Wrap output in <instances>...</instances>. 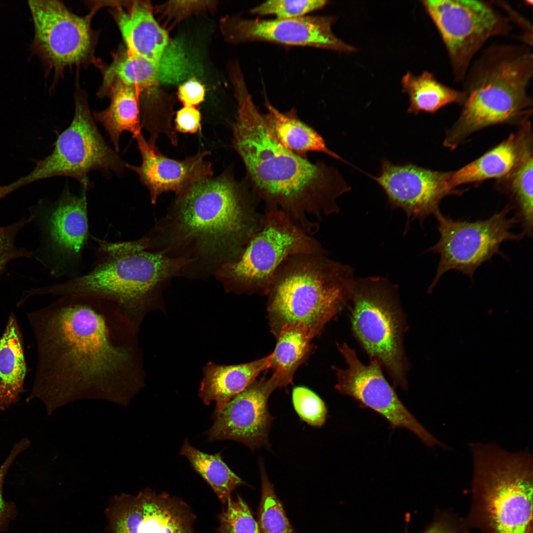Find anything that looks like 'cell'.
<instances>
[{
  "instance_id": "obj_6",
  "label": "cell",
  "mask_w": 533,
  "mask_h": 533,
  "mask_svg": "<svg viewBox=\"0 0 533 533\" xmlns=\"http://www.w3.org/2000/svg\"><path fill=\"white\" fill-rule=\"evenodd\" d=\"M327 255L292 256L275 272L266 295L276 337L283 327L300 326L315 337L348 301L353 269Z\"/></svg>"
},
{
  "instance_id": "obj_26",
  "label": "cell",
  "mask_w": 533,
  "mask_h": 533,
  "mask_svg": "<svg viewBox=\"0 0 533 533\" xmlns=\"http://www.w3.org/2000/svg\"><path fill=\"white\" fill-rule=\"evenodd\" d=\"M101 93L109 96V107L101 112H95L93 116L105 128L109 135L114 151L119 152L120 136L124 131L133 136L141 132L140 92L128 86L115 83L110 85Z\"/></svg>"
},
{
  "instance_id": "obj_23",
  "label": "cell",
  "mask_w": 533,
  "mask_h": 533,
  "mask_svg": "<svg viewBox=\"0 0 533 533\" xmlns=\"http://www.w3.org/2000/svg\"><path fill=\"white\" fill-rule=\"evenodd\" d=\"M270 359L269 354L244 364L219 365L208 363L203 369L199 397L206 405L215 402V411L221 410L256 381L262 372L269 368Z\"/></svg>"
},
{
  "instance_id": "obj_17",
  "label": "cell",
  "mask_w": 533,
  "mask_h": 533,
  "mask_svg": "<svg viewBox=\"0 0 533 533\" xmlns=\"http://www.w3.org/2000/svg\"><path fill=\"white\" fill-rule=\"evenodd\" d=\"M450 173L410 162L395 164L383 159L380 174L370 177L381 188L392 208L402 209L408 218L422 222L440 212L439 204L444 197L455 193L448 184Z\"/></svg>"
},
{
  "instance_id": "obj_42",
  "label": "cell",
  "mask_w": 533,
  "mask_h": 533,
  "mask_svg": "<svg viewBox=\"0 0 533 533\" xmlns=\"http://www.w3.org/2000/svg\"><path fill=\"white\" fill-rule=\"evenodd\" d=\"M424 533H455L446 525L442 523H435L431 526Z\"/></svg>"
},
{
  "instance_id": "obj_25",
  "label": "cell",
  "mask_w": 533,
  "mask_h": 533,
  "mask_svg": "<svg viewBox=\"0 0 533 533\" xmlns=\"http://www.w3.org/2000/svg\"><path fill=\"white\" fill-rule=\"evenodd\" d=\"M27 372L22 334L11 313L0 337V406L5 410L16 404L25 392Z\"/></svg>"
},
{
  "instance_id": "obj_4",
  "label": "cell",
  "mask_w": 533,
  "mask_h": 533,
  "mask_svg": "<svg viewBox=\"0 0 533 533\" xmlns=\"http://www.w3.org/2000/svg\"><path fill=\"white\" fill-rule=\"evenodd\" d=\"M531 47L523 43L493 44L474 59L462 82L461 112L445 139L448 147L455 148L488 126L527 121L533 109Z\"/></svg>"
},
{
  "instance_id": "obj_22",
  "label": "cell",
  "mask_w": 533,
  "mask_h": 533,
  "mask_svg": "<svg viewBox=\"0 0 533 533\" xmlns=\"http://www.w3.org/2000/svg\"><path fill=\"white\" fill-rule=\"evenodd\" d=\"M532 139L531 125L525 122L518 134H511L504 141L457 171L450 173L448 182L451 189L468 183L507 177L514 169L527 143Z\"/></svg>"
},
{
  "instance_id": "obj_29",
  "label": "cell",
  "mask_w": 533,
  "mask_h": 533,
  "mask_svg": "<svg viewBox=\"0 0 533 533\" xmlns=\"http://www.w3.org/2000/svg\"><path fill=\"white\" fill-rule=\"evenodd\" d=\"M102 90L119 83L140 92L163 83L164 70L159 60H151L122 50L116 55L104 75Z\"/></svg>"
},
{
  "instance_id": "obj_41",
  "label": "cell",
  "mask_w": 533,
  "mask_h": 533,
  "mask_svg": "<svg viewBox=\"0 0 533 533\" xmlns=\"http://www.w3.org/2000/svg\"><path fill=\"white\" fill-rule=\"evenodd\" d=\"M494 2L497 6L502 8L506 13V16L511 23L514 22L520 27L522 32L521 39H522L523 43L532 47L533 29L532 25L529 23V21L505 2L502 1H494Z\"/></svg>"
},
{
  "instance_id": "obj_8",
  "label": "cell",
  "mask_w": 533,
  "mask_h": 533,
  "mask_svg": "<svg viewBox=\"0 0 533 533\" xmlns=\"http://www.w3.org/2000/svg\"><path fill=\"white\" fill-rule=\"evenodd\" d=\"M349 301L355 337L370 359L386 369L394 385L406 389L408 363L403 344L406 327L397 287L382 277H355Z\"/></svg>"
},
{
  "instance_id": "obj_40",
  "label": "cell",
  "mask_w": 533,
  "mask_h": 533,
  "mask_svg": "<svg viewBox=\"0 0 533 533\" xmlns=\"http://www.w3.org/2000/svg\"><path fill=\"white\" fill-rule=\"evenodd\" d=\"M205 89L198 80L191 78L181 84L178 91V97L184 106L194 107L204 100Z\"/></svg>"
},
{
  "instance_id": "obj_10",
  "label": "cell",
  "mask_w": 533,
  "mask_h": 533,
  "mask_svg": "<svg viewBox=\"0 0 533 533\" xmlns=\"http://www.w3.org/2000/svg\"><path fill=\"white\" fill-rule=\"evenodd\" d=\"M126 163L107 143L91 114L87 99H75L73 119L58 137L52 152L39 160L27 176L8 186L12 190L22 185L55 176L73 178L87 190L88 173L123 174Z\"/></svg>"
},
{
  "instance_id": "obj_38",
  "label": "cell",
  "mask_w": 533,
  "mask_h": 533,
  "mask_svg": "<svg viewBox=\"0 0 533 533\" xmlns=\"http://www.w3.org/2000/svg\"><path fill=\"white\" fill-rule=\"evenodd\" d=\"M210 1H170L163 6L164 12L169 17L180 19L192 13L202 11L213 5Z\"/></svg>"
},
{
  "instance_id": "obj_14",
  "label": "cell",
  "mask_w": 533,
  "mask_h": 533,
  "mask_svg": "<svg viewBox=\"0 0 533 533\" xmlns=\"http://www.w3.org/2000/svg\"><path fill=\"white\" fill-rule=\"evenodd\" d=\"M86 188L80 195L64 190L48 208L38 206L30 210L31 222L38 227L41 242L33 257L46 267L51 274L61 273L63 265L78 263L88 236Z\"/></svg>"
},
{
  "instance_id": "obj_35",
  "label": "cell",
  "mask_w": 533,
  "mask_h": 533,
  "mask_svg": "<svg viewBox=\"0 0 533 533\" xmlns=\"http://www.w3.org/2000/svg\"><path fill=\"white\" fill-rule=\"evenodd\" d=\"M292 400L294 408L302 420L315 427L324 424L327 414L326 405L312 391L303 386L296 387L293 390Z\"/></svg>"
},
{
  "instance_id": "obj_31",
  "label": "cell",
  "mask_w": 533,
  "mask_h": 533,
  "mask_svg": "<svg viewBox=\"0 0 533 533\" xmlns=\"http://www.w3.org/2000/svg\"><path fill=\"white\" fill-rule=\"evenodd\" d=\"M532 141L527 143L518 163L506 177L509 178V191L516 206V217L522 232L529 236L533 228Z\"/></svg>"
},
{
  "instance_id": "obj_30",
  "label": "cell",
  "mask_w": 533,
  "mask_h": 533,
  "mask_svg": "<svg viewBox=\"0 0 533 533\" xmlns=\"http://www.w3.org/2000/svg\"><path fill=\"white\" fill-rule=\"evenodd\" d=\"M192 467L211 487L220 501L226 504L232 492L246 483L224 461L221 453H205L190 445L186 439L180 450Z\"/></svg>"
},
{
  "instance_id": "obj_37",
  "label": "cell",
  "mask_w": 533,
  "mask_h": 533,
  "mask_svg": "<svg viewBox=\"0 0 533 533\" xmlns=\"http://www.w3.org/2000/svg\"><path fill=\"white\" fill-rule=\"evenodd\" d=\"M31 445L28 438H23L13 446L8 456L0 466V531L12 514V506L2 497V490L5 477L17 457Z\"/></svg>"
},
{
  "instance_id": "obj_34",
  "label": "cell",
  "mask_w": 533,
  "mask_h": 533,
  "mask_svg": "<svg viewBox=\"0 0 533 533\" xmlns=\"http://www.w3.org/2000/svg\"><path fill=\"white\" fill-rule=\"evenodd\" d=\"M328 3L326 0H268L251 9L250 13L259 16L272 15L277 19H293L304 17Z\"/></svg>"
},
{
  "instance_id": "obj_24",
  "label": "cell",
  "mask_w": 533,
  "mask_h": 533,
  "mask_svg": "<svg viewBox=\"0 0 533 533\" xmlns=\"http://www.w3.org/2000/svg\"><path fill=\"white\" fill-rule=\"evenodd\" d=\"M267 112L264 118L270 133L285 149L302 158L307 159L309 152L324 153L346 162L330 150L322 136L312 127L302 121L294 109L283 113L265 98Z\"/></svg>"
},
{
  "instance_id": "obj_44",
  "label": "cell",
  "mask_w": 533,
  "mask_h": 533,
  "mask_svg": "<svg viewBox=\"0 0 533 533\" xmlns=\"http://www.w3.org/2000/svg\"><path fill=\"white\" fill-rule=\"evenodd\" d=\"M5 409L4 408H3L1 406H0V411H5Z\"/></svg>"
},
{
  "instance_id": "obj_15",
  "label": "cell",
  "mask_w": 533,
  "mask_h": 533,
  "mask_svg": "<svg viewBox=\"0 0 533 533\" xmlns=\"http://www.w3.org/2000/svg\"><path fill=\"white\" fill-rule=\"evenodd\" d=\"M338 348L347 366L344 369L335 368L336 388L340 393L351 397L361 407L381 415L392 428L409 429L427 446H443L406 408L386 381L377 360L370 359L366 365L347 344L338 345Z\"/></svg>"
},
{
  "instance_id": "obj_3",
  "label": "cell",
  "mask_w": 533,
  "mask_h": 533,
  "mask_svg": "<svg viewBox=\"0 0 533 533\" xmlns=\"http://www.w3.org/2000/svg\"><path fill=\"white\" fill-rule=\"evenodd\" d=\"M233 144L248 182L265 210L280 211L312 235L323 216L340 210L337 199L350 190L339 171L311 162L282 147L270 133L246 87L236 91Z\"/></svg>"
},
{
  "instance_id": "obj_2",
  "label": "cell",
  "mask_w": 533,
  "mask_h": 533,
  "mask_svg": "<svg viewBox=\"0 0 533 533\" xmlns=\"http://www.w3.org/2000/svg\"><path fill=\"white\" fill-rule=\"evenodd\" d=\"M249 185L225 172L176 196L145 235L148 249L188 264L182 276L205 279L240 256L261 228L264 216Z\"/></svg>"
},
{
  "instance_id": "obj_32",
  "label": "cell",
  "mask_w": 533,
  "mask_h": 533,
  "mask_svg": "<svg viewBox=\"0 0 533 533\" xmlns=\"http://www.w3.org/2000/svg\"><path fill=\"white\" fill-rule=\"evenodd\" d=\"M260 467L262 496L259 514V529L262 533H294L262 461L260 462Z\"/></svg>"
},
{
  "instance_id": "obj_46",
  "label": "cell",
  "mask_w": 533,
  "mask_h": 533,
  "mask_svg": "<svg viewBox=\"0 0 533 533\" xmlns=\"http://www.w3.org/2000/svg\"></svg>"
},
{
  "instance_id": "obj_7",
  "label": "cell",
  "mask_w": 533,
  "mask_h": 533,
  "mask_svg": "<svg viewBox=\"0 0 533 533\" xmlns=\"http://www.w3.org/2000/svg\"><path fill=\"white\" fill-rule=\"evenodd\" d=\"M473 482L495 533H528L533 515V458L494 444L470 445Z\"/></svg>"
},
{
  "instance_id": "obj_19",
  "label": "cell",
  "mask_w": 533,
  "mask_h": 533,
  "mask_svg": "<svg viewBox=\"0 0 533 533\" xmlns=\"http://www.w3.org/2000/svg\"><path fill=\"white\" fill-rule=\"evenodd\" d=\"M190 507L166 493L145 491L117 501L112 515L114 533H195Z\"/></svg>"
},
{
  "instance_id": "obj_5",
  "label": "cell",
  "mask_w": 533,
  "mask_h": 533,
  "mask_svg": "<svg viewBox=\"0 0 533 533\" xmlns=\"http://www.w3.org/2000/svg\"><path fill=\"white\" fill-rule=\"evenodd\" d=\"M98 260L87 273L46 286V295H95L118 305L139 326L144 314L188 262L149 250L144 237L118 242L98 240Z\"/></svg>"
},
{
  "instance_id": "obj_13",
  "label": "cell",
  "mask_w": 533,
  "mask_h": 533,
  "mask_svg": "<svg viewBox=\"0 0 533 533\" xmlns=\"http://www.w3.org/2000/svg\"><path fill=\"white\" fill-rule=\"evenodd\" d=\"M34 26L32 50L56 72L89 59L94 39L91 16H80L58 0L28 1Z\"/></svg>"
},
{
  "instance_id": "obj_11",
  "label": "cell",
  "mask_w": 533,
  "mask_h": 533,
  "mask_svg": "<svg viewBox=\"0 0 533 533\" xmlns=\"http://www.w3.org/2000/svg\"><path fill=\"white\" fill-rule=\"evenodd\" d=\"M421 4L446 48L454 80L462 83L472 62L492 38L509 36L507 16L493 1L423 0Z\"/></svg>"
},
{
  "instance_id": "obj_36",
  "label": "cell",
  "mask_w": 533,
  "mask_h": 533,
  "mask_svg": "<svg viewBox=\"0 0 533 533\" xmlns=\"http://www.w3.org/2000/svg\"><path fill=\"white\" fill-rule=\"evenodd\" d=\"M30 222L29 217L23 218L11 225L0 228V276L12 261L33 257V251L20 247L16 244L19 232Z\"/></svg>"
},
{
  "instance_id": "obj_9",
  "label": "cell",
  "mask_w": 533,
  "mask_h": 533,
  "mask_svg": "<svg viewBox=\"0 0 533 533\" xmlns=\"http://www.w3.org/2000/svg\"><path fill=\"white\" fill-rule=\"evenodd\" d=\"M265 211L262 226L239 257L222 266L214 275L228 292L266 295L275 272L287 258L327 253L317 240L284 213Z\"/></svg>"
},
{
  "instance_id": "obj_18",
  "label": "cell",
  "mask_w": 533,
  "mask_h": 533,
  "mask_svg": "<svg viewBox=\"0 0 533 533\" xmlns=\"http://www.w3.org/2000/svg\"><path fill=\"white\" fill-rule=\"evenodd\" d=\"M278 379L272 375L255 381L221 410L215 411L214 423L207 432L210 441L233 440L251 450L269 447V431L272 417L267 402L276 388Z\"/></svg>"
},
{
  "instance_id": "obj_43",
  "label": "cell",
  "mask_w": 533,
  "mask_h": 533,
  "mask_svg": "<svg viewBox=\"0 0 533 533\" xmlns=\"http://www.w3.org/2000/svg\"><path fill=\"white\" fill-rule=\"evenodd\" d=\"M5 187H6L5 186V187H0V198L1 197H2L3 196H4L5 195Z\"/></svg>"
},
{
  "instance_id": "obj_1",
  "label": "cell",
  "mask_w": 533,
  "mask_h": 533,
  "mask_svg": "<svg viewBox=\"0 0 533 533\" xmlns=\"http://www.w3.org/2000/svg\"><path fill=\"white\" fill-rule=\"evenodd\" d=\"M27 317L37 350L27 403L38 399L50 411L63 396H123L143 383L139 327L116 304L68 295Z\"/></svg>"
},
{
  "instance_id": "obj_21",
  "label": "cell",
  "mask_w": 533,
  "mask_h": 533,
  "mask_svg": "<svg viewBox=\"0 0 533 533\" xmlns=\"http://www.w3.org/2000/svg\"><path fill=\"white\" fill-rule=\"evenodd\" d=\"M113 13L128 51L151 60L161 57L169 38L154 18L150 4L135 1L126 10L115 7Z\"/></svg>"
},
{
  "instance_id": "obj_12",
  "label": "cell",
  "mask_w": 533,
  "mask_h": 533,
  "mask_svg": "<svg viewBox=\"0 0 533 533\" xmlns=\"http://www.w3.org/2000/svg\"><path fill=\"white\" fill-rule=\"evenodd\" d=\"M506 206L485 220L474 222L453 220L441 212L435 216L440 234L439 241L426 251L439 255L436 273L429 288L430 291L442 276L450 270L459 271L472 278L475 270L495 255L505 256L500 251L507 241H519L525 235L512 229L518 223L516 217L508 218L512 209Z\"/></svg>"
},
{
  "instance_id": "obj_33",
  "label": "cell",
  "mask_w": 533,
  "mask_h": 533,
  "mask_svg": "<svg viewBox=\"0 0 533 533\" xmlns=\"http://www.w3.org/2000/svg\"><path fill=\"white\" fill-rule=\"evenodd\" d=\"M225 505L218 517V533H260L258 524L241 497H230Z\"/></svg>"
},
{
  "instance_id": "obj_20",
  "label": "cell",
  "mask_w": 533,
  "mask_h": 533,
  "mask_svg": "<svg viewBox=\"0 0 533 533\" xmlns=\"http://www.w3.org/2000/svg\"><path fill=\"white\" fill-rule=\"evenodd\" d=\"M142 157L138 166L126 163L127 168L136 173L149 191L151 203L155 204L162 193L174 192L180 195L197 183L213 177L211 164L205 160L208 151L196 154L182 160H176L161 154L155 145L150 144L142 132L134 136Z\"/></svg>"
},
{
  "instance_id": "obj_45",
  "label": "cell",
  "mask_w": 533,
  "mask_h": 533,
  "mask_svg": "<svg viewBox=\"0 0 533 533\" xmlns=\"http://www.w3.org/2000/svg\"><path fill=\"white\" fill-rule=\"evenodd\" d=\"M532 533V531H531V533Z\"/></svg>"
},
{
  "instance_id": "obj_28",
  "label": "cell",
  "mask_w": 533,
  "mask_h": 533,
  "mask_svg": "<svg viewBox=\"0 0 533 533\" xmlns=\"http://www.w3.org/2000/svg\"><path fill=\"white\" fill-rule=\"evenodd\" d=\"M276 338L269 368L278 379L280 387H286L311 353L313 347L311 342L314 337L303 327L289 326L282 328Z\"/></svg>"
},
{
  "instance_id": "obj_27",
  "label": "cell",
  "mask_w": 533,
  "mask_h": 533,
  "mask_svg": "<svg viewBox=\"0 0 533 533\" xmlns=\"http://www.w3.org/2000/svg\"><path fill=\"white\" fill-rule=\"evenodd\" d=\"M401 85L402 92L409 97L407 112L415 115L420 112L433 114L451 104L462 105L465 99L462 90L443 84L427 71L419 75L407 73Z\"/></svg>"
},
{
  "instance_id": "obj_16",
  "label": "cell",
  "mask_w": 533,
  "mask_h": 533,
  "mask_svg": "<svg viewBox=\"0 0 533 533\" xmlns=\"http://www.w3.org/2000/svg\"><path fill=\"white\" fill-rule=\"evenodd\" d=\"M336 17L305 16L293 19H244L228 17L221 27L226 38L239 43L266 41L287 45L309 46L343 53L357 51L336 36L332 27Z\"/></svg>"
},
{
  "instance_id": "obj_39",
  "label": "cell",
  "mask_w": 533,
  "mask_h": 533,
  "mask_svg": "<svg viewBox=\"0 0 533 533\" xmlns=\"http://www.w3.org/2000/svg\"><path fill=\"white\" fill-rule=\"evenodd\" d=\"M201 114L194 107L184 106L176 114V130L183 133H196L201 128Z\"/></svg>"
}]
</instances>
